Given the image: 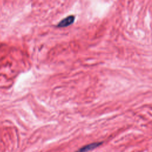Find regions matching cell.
I'll use <instances>...</instances> for the list:
<instances>
[{"label": "cell", "mask_w": 152, "mask_h": 152, "mask_svg": "<svg viewBox=\"0 0 152 152\" xmlns=\"http://www.w3.org/2000/svg\"><path fill=\"white\" fill-rule=\"evenodd\" d=\"M102 144V142H94L87 145H85L79 148L75 152H88L90 150H92L99 146H100Z\"/></svg>", "instance_id": "6da1fadb"}, {"label": "cell", "mask_w": 152, "mask_h": 152, "mask_svg": "<svg viewBox=\"0 0 152 152\" xmlns=\"http://www.w3.org/2000/svg\"><path fill=\"white\" fill-rule=\"evenodd\" d=\"M75 21V16L70 15L62 19L57 25L59 27H65L72 24Z\"/></svg>", "instance_id": "7a4b0ae2"}]
</instances>
